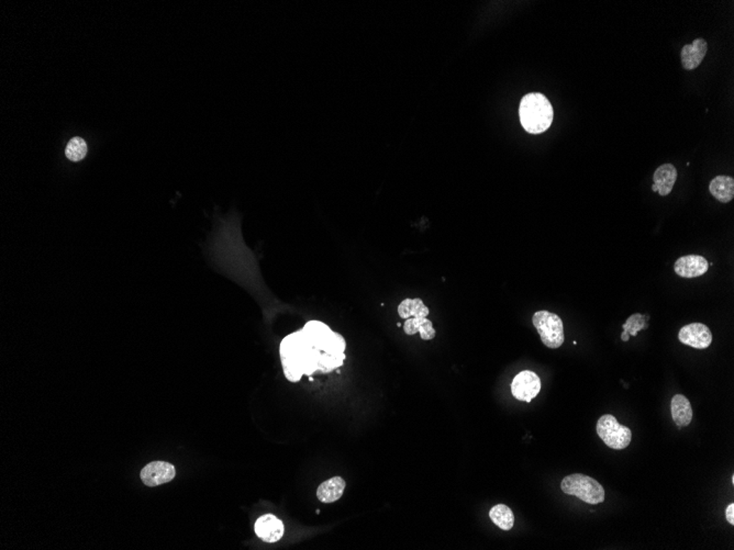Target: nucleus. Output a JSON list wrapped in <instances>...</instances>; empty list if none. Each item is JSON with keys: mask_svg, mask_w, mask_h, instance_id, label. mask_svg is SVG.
I'll list each match as a JSON object with an SVG mask.
<instances>
[{"mask_svg": "<svg viewBox=\"0 0 734 550\" xmlns=\"http://www.w3.org/2000/svg\"><path fill=\"white\" fill-rule=\"evenodd\" d=\"M710 194L723 204H728L734 197V180L729 176H717L709 185Z\"/></svg>", "mask_w": 734, "mask_h": 550, "instance_id": "obj_15", "label": "nucleus"}, {"mask_svg": "<svg viewBox=\"0 0 734 550\" xmlns=\"http://www.w3.org/2000/svg\"><path fill=\"white\" fill-rule=\"evenodd\" d=\"M403 332L407 335H415L420 333V338L423 341L433 340L435 338V328L432 322L427 318H410L405 320L403 324Z\"/></svg>", "mask_w": 734, "mask_h": 550, "instance_id": "obj_16", "label": "nucleus"}, {"mask_svg": "<svg viewBox=\"0 0 734 550\" xmlns=\"http://www.w3.org/2000/svg\"><path fill=\"white\" fill-rule=\"evenodd\" d=\"M671 411H672L673 421L678 427L688 426L693 421V408L691 402L685 395H676L673 397L671 403Z\"/></svg>", "mask_w": 734, "mask_h": 550, "instance_id": "obj_14", "label": "nucleus"}, {"mask_svg": "<svg viewBox=\"0 0 734 550\" xmlns=\"http://www.w3.org/2000/svg\"><path fill=\"white\" fill-rule=\"evenodd\" d=\"M565 494L574 495L587 504H600L606 498L605 489L591 477L575 474L565 477L561 482Z\"/></svg>", "mask_w": 734, "mask_h": 550, "instance_id": "obj_3", "label": "nucleus"}, {"mask_svg": "<svg viewBox=\"0 0 734 550\" xmlns=\"http://www.w3.org/2000/svg\"><path fill=\"white\" fill-rule=\"evenodd\" d=\"M255 534L257 537L265 543H276L283 539L284 529L283 522L277 519L275 515H262L254 525Z\"/></svg>", "mask_w": 734, "mask_h": 550, "instance_id": "obj_9", "label": "nucleus"}, {"mask_svg": "<svg viewBox=\"0 0 734 550\" xmlns=\"http://www.w3.org/2000/svg\"><path fill=\"white\" fill-rule=\"evenodd\" d=\"M552 105L540 93H528L523 97L519 107V117L523 129L531 134L547 131L553 123Z\"/></svg>", "mask_w": 734, "mask_h": 550, "instance_id": "obj_2", "label": "nucleus"}, {"mask_svg": "<svg viewBox=\"0 0 734 550\" xmlns=\"http://www.w3.org/2000/svg\"><path fill=\"white\" fill-rule=\"evenodd\" d=\"M678 338L683 344L697 350H705L713 343L710 328L703 323H691L681 328Z\"/></svg>", "mask_w": 734, "mask_h": 550, "instance_id": "obj_7", "label": "nucleus"}, {"mask_svg": "<svg viewBox=\"0 0 734 550\" xmlns=\"http://www.w3.org/2000/svg\"><path fill=\"white\" fill-rule=\"evenodd\" d=\"M346 487V484L343 478L334 477L320 484L317 490V498L319 499L320 502L326 503V504L336 502L342 498Z\"/></svg>", "mask_w": 734, "mask_h": 550, "instance_id": "obj_13", "label": "nucleus"}, {"mask_svg": "<svg viewBox=\"0 0 734 550\" xmlns=\"http://www.w3.org/2000/svg\"><path fill=\"white\" fill-rule=\"evenodd\" d=\"M677 180V170L673 164H663L655 170L653 176V192H658L661 196H668L673 190Z\"/></svg>", "mask_w": 734, "mask_h": 550, "instance_id": "obj_12", "label": "nucleus"}, {"mask_svg": "<svg viewBox=\"0 0 734 550\" xmlns=\"http://www.w3.org/2000/svg\"><path fill=\"white\" fill-rule=\"evenodd\" d=\"M86 142L80 137H75L70 140L68 146H66V150H65V155L72 162H80L86 156Z\"/></svg>", "mask_w": 734, "mask_h": 550, "instance_id": "obj_19", "label": "nucleus"}, {"mask_svg": "<svg viewBox=\"0 0 734 550\" xmlns=\"http://www.w3.org/2000/svg\"><path fill=\"white\" fill-rule=\"evenodd\" d=\"M532 323L545 346L555 350L564 343V326L563 321L557 314L545 310L535 312Z\"/></svg>", "mask_w": 734, "mask_h": 550, "instance_id": "obj_4", "label": "nucleus"}, {"mask_svg": "<svg viewBox=\"0 0 734 550\" xmlns=\"http://www.w3.org/2000/svg\"><path fill=\"white\" fill-rule=\"evenodd\" d=\"M279 355L285 377L291 383H298L304 375H311L317 371L331 373L342 366L346 359L344 354L332 356L318 350L301 330L287 335L281 341Z\"/></svg>", "mask_w": 734, "mask_h": 550, "instance_id": "obj_1", "label": "nucleus"}, {"mask_svg": "<svg viewBox=\"0 0 734 550\" xmlns=\"http://www.w3.org/2000/svg\"><path fill=\"white\" fill-rule=\"evenodd\" d=\"M540 391V378L533 371H521L511 383V393L519 401L531 402Z\"/></svg>", "mask_w": 734, "mask_h": 550, "instance_id": "obj_6", "label": "nucleus"}, {"mask_svg": "<svg viewBox=\"0 0 734 550\" xmlns=\"http://www.w3.org/2000/svg\"><path fill=\"white\" fill-rule=\"evenodd\" d=\"M492 523L502 531H510L515 525V515L510 507L505 504H497L490 511Z\"/></svg>", "mask_w": 734, "mask_h": 550, "instance_id": "obj_18", "label": "nucleus"}, {"mask_svg": "<svg viewBox=\"0 0 734 550\" xmlns=\"http://www.w3.org/2000/svg\"><path fill=\"white\" fill-rule=\"evenodd\" d=\"M709 269V263L699 255H687L677 259L674 271L679 277L696 278L705 275Z\"/></svg>", "mask_w": 734, "mask_h": 550, "instance_id": "obj_10", "label": "nucleus"}, {"mask_svg": "<svg viewBox=\"0 0 734 550\" xmlns=\"http://www.w3.org/2000/svg\"><path fill=\"white\" fill-rule=\"evenodd\" d=\"M708 51V43L703 38H696L691 44L681 48V64L685 70L693 71L703 62Z\"/></svg>", "mask_w": 734, "mask_h": 550, "instance_id": "obj_11", "label": "nucleus"}, {"mask_svg": "<svg viewBox=\"0 0 734 550\" xmlns=\"http://www.w3.org/2000/svg\"><path fill=\"white\" fill-rule=\"evenodd\" d=\"M429 308L425 306L421 299H405L398 306V314L403 320L410 318H427L429 316Z\"/></svg>", "mask_w": 734, "mask_h": 550, "instance_id": "obj_17", "label": "nucleus"}, {"mask_svg": "<svg viewBox=\"0 0 734 550\" xmlns=\"http://www.w3.org/2000/svg\"><path fill=\"white\" fill-rule=\"evenodd\" d=\"M596 430L602 442L612 450H624L631 442V430L620 424L611 414L602 415L598 420Z\"/></svg>", "mask_w": 734, "mask_h": 550, "instance_id": "obj_5", "label": "nucleus"}, {"mask_svg": "<svg viewBox=\"0 0 734 550\" xmlns=\"http://www.w3.org/2000/svg\"><path fill=\"white\" fill-rule=\"evenodd\" d=\"M725 519L729 522L730 524L734 525V504L728 505L727 509H725Z\"/></svg>", "mask_w": 734, "mask_h": 550, "instance_id": "obj_20", "label": "nucleus"}, {"mask_svg": "<svg viewBox=\"0 0 734 550\" xmlns=\"http://www.w3.org/2000/svg\"><path fill=\"white\" fill-rule=\"evenodd\" d=\"M175 474V467L170 462H153L144 467L141 479L145 486L157 487L173 480Z\"/></svg>", "mask_w": 734, "mask_h": 550, "instance_id": "obj_8", "label": "nucleus"}]
</instances>
